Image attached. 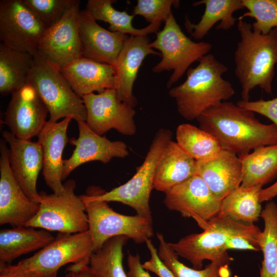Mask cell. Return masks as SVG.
<instances>
[{"instance_id": "d6986e66", "label": "cell", "mask_w": 277, "mask_h": 277, "mask_svg": "<svg viewBox=\"0 0 277 277\" xmlns=\"http://www.w3.org/2000/svg\"><path fill=\"white\" fill-rule=\"evenodd\" d=\"M78 33L82 56L113 66L129 37L104 29L86 9L80 11Z\"/></svg>"}, {"instance_id": "ffe728a7", "label": "cell", "mask_w": 277, "mask_h": 277, "mask_svg": "<svg viewBox=\"0 0 277 277\" xmlns=\"http://www.w3.org/2000/svg\"><path fill=\"white\" fill-rule=\"evenodd\" d=\"M147 35L130 36L125 41L114 66L115 89L118 99L133 107L137 100L133 94V87L138 70L148 55H158L149 46Z\"/></svg>"}, {"instance_id": "d590c367", "label": "cell", "mask_w": 277, "mask_h": 277, "mask_svg": "<svg viewBox=\"0 0 277 277\" xmlns=\"http://www.w3.org/2000/svg\"><path fill=\"white\" fill-rule=\"evenodd\" d=\"M48 28L58 22L76 0H22Z\"/></svg>"}, {"instance_id": "603a6c76", "label": "cell", "mask_w": 277, "mask_h": 277, "mask_svg": "<svg viewBox=\"0 0 277 277\" xmlns=\"http://www.w3.org/2000/svg\"><path fill=\"white\" fill-rule=\"evenodd\" d=\"M73 90L81 98L89 94L115 89L113 66L81 56L60 69Z\"/></svg>"}, {"instance_id": "f546056e", "label": "cell", "mask_w": 277, "mask_h": 277, "mask_svg": "<svg viewBox=\"0 0 277 277\" xmlns=\"http://www.w3.org/2000/svg\"><path fill=\"white\" fill-rule=\"evenodd\" d=\"M114 0H88L87 10L96 21H102L109 24L108 29L112 32H118L130 36H144L160 31L161 23L150 24L142 28H134L132 21L135 15L129 14L126 11L115 9L112 4Z\"/></svg>"}, {"instance_id": "ee69618b", "label": "cell", "mask_w": 277, "mask_h": 277, "mask_svg": "<svg viewBox=\"0 0 277 277\" xmlns=\"http://www.w3.org/2000/svg\"><path fill=\"white\" fill-rule=\"evenodd\" d=\"M0 277H39L29 274H0Z\"/></svg>"}, {"instance_id": "3957f363", "label": "cell", "mask_w": 277, "mask_h": 277, "mask_svg": "<svg viewBox=\"0 0 277 277\" xmlns=\"http://www.w3.org/2000/svg\"><path fill=\"white\" fill-rule=\"evenodd\" d=\"M195 67L187 71V78L171 88L169 96L175 101L179 113L193 120L208 109L227 101L235 93L231 83L223 78L228 67L211 54L202 57Z\"/></svg>"}, {"instance_id": "5b68a950", "label": "cell", "mask_w": 277, "mask_h": 277, "mask_svg": "<svg viewBox=\"0 0 277 277\" xmlns=\"http://www.w3.org/2000/svg\"><path fill=\"white\" fill-rule=\"evenodd\" d=\"M172 132L160 129L155 133L143 164L126 183L106 192L99 187L90 186L86 194L102 201L117 202L134 209L137 214L152 217L149 206L153 180L157 166L167 144L172 140Z\"/></svg>"}, {"instance_id": "5bb4252c", "label": "cell", "mask_w": 277, "mask_h": 277, "mask_svg": "<svg viewBox=\"0 0 277 277\" xmlns=\"http://www.w3.org/2000/svg\"><path fill=\"white\" fill-rule=\"evenodd\" d=\"M48 110L31 83L11 94L5 112V124L17 138L31 140L45 127Z\"/></svg>"}, {"instance_id": "8992f818", "label": "cell", "mask_w": 277, "mask_h": 277, "mask_svg": "<svg viewBox=\"0 0 277 277\" xmlns=\"http://www.w3.org/2000/svg\"><path fill=\"white\" fill-rule=\"evenodd\" d=\"M92 251L88 231L77 233L59 232L54 240L31 256L15 265L0 264V274H29L49 277L68 263L89 265Z\"/></svg>"}, {"instance_id": "4dcf8cb0", "label": "cell", "mask_w": 277, "mask_h": 277, "mask_svg": "<svg viewBox=\"0 0 277 277\" xmlns=\"http://www.w3.org/2000/svg\"><path fill=\"white\" fill-rule=\"evenodd\" d=\"M176 139L178 145L195 161L213 157L222 149L215 137L189 124L178 126Z\"/></svg>"}, {"instance_id": "836d02e7", "label": "cell", "mask_w": 277, "mask_h": 277, "mask_svg": "<svg viewBox=\"0 0 277 277\" xmlns=\"http://www.w3.org/2000/svg\"><path fill=\"white\" fill-rule=\"evenodd\" d=\"M159 242L158 254L160 259L172 271L175 277H228V266H222L214 262L207 265L203 269L190 268L179 260V256L170 244L167 243L164 235L157 233Z\"/></svg>"}, {"instance_id": "f35d334b", "label": "cell", "mask_w": 277, "mask_h": 277, "mask_svg": "<svg viewBox=\"0 0 277 277\" xmlns=\"http://www.w3.org/2000/svg\"><path fill=\"white\" fill-rule=\"evenodd\" d=\"M145 243L150 252V258L148 261L142 264V267L156 274L158 277H175L172 271L159 257L157 250L151 239H148Z\"/></svg>"}, {"instance_id": "484cf974", "label": "cell", "mask_w": 277, "mask_h": 277, "mask_svg": "<svg viewBox=\"0 0 277 277\" xmlns=\"http://www.w3.org/2000/svg\"><path fill=\"white\" fill-rule=\"evenodd\" d=\"M205 5V11L200 21L197 24L191 22L187 16L184 22L188 32L196 40L205 37L212 27L220 22L215 27L216 30H228L233 27L238 18L233 13L243 9L242 0H201L194 2L193 7Z\"/></svg>"}, {"instance_id": "b9f144b4", "label": "cell", "mask_w": 277, "mask_h": 277, "mask_svg": "<svg viewBox=\"0 0 277 277\" xmlns=\"http://www.w3.org/2000/svg\"><path fill=\"white\" fill-rule=\"evenodd\" d=\"M66 271L67 273L65 277H97L89 265L77 269H66Z\"/></svg>"}, {"instance_id": "f6af8a7d", "label": "cell", "mask_w": 277, "mask_h": 277, "mask_svg": "<svg viewBox=\"0 0 277 277\" xmlns=\"http://www.w3.org/2000/svg\"><path fill=\"white\" fill-rule=\"evenodd\" d=\"M57 272L54 273L53 274H51V275H50L49 277H56V276H57Z\"/></svg>"}, {"instance_id": "8d00e7d4", "label": "cell", "mask_w": 277, "mask_h": 277, "mask_svg": "<svg viewBox=\"0 0 277 277\" xmlns=\"http://www.w3.org/2000/svg\"><path fill=\"white\" fill-rule=\"evenodd\" d=\"M179 6V0H138L132 14L143 16L150 24L165 23L172 12V6Z\"/></svg>"}, {"instance_id": "ac0fdd59", "label": "cell", "mask_w": 277, "mask_h": 277, "mask_svg": "<svg viewBox=\"0 0 277 277\" xmlns=\"http://www.w3.org/2000/svg\"><path fill=\"white\" fill-rule=\"evenodd\" d=\"M2 136L9 146V162L13 176L26 195L39 203L40 195L36 183L43 165L40 144L38 141L18 138L7 130L3 132Z\"/></svg>"}, {"instance_id": "277c9868", "label": "cell", "mask_w": 277, "mask_h": 277, "mask_svg": "<svg viewBox=\"0 0 277 277\" xmlns=\"http://www.w3.org/2000/svg\"><path fill=\"white\" fill-rule=\"evenodd\" d=\"M261 234L260 228L253 224L216 216L207 222L203 232L189 234L170 244L179 256L189 261L193 268L200 270L204 260L228 266L231 258L226 243L231 236H243L260 248Z\"/></svg>"}, {"instance_id": "60d3db41", "label": "cell", "mask_w": 277, "mask_h": 277, "mask_svg": "<svg viewBox=\"0 0 277 277\" xmlns=\"http://www.w3.org/2000/svg\"><path fill=\"white\" fill-rule=\"evenodd\" d=\"M248 250L258 251L261 250L246 238L238 235L231 236L226 243V249Z\"/></svg>"}, {"instance_id": "1f68e13d", "label": "cell", "mask_w": 277, "mask_h": 277, "mask_svg": "<svg viewBox=\"0 0 277 277\" xmlns=\"http://www.w3.org/2000/svg\"><path fill=\"white\" fill-rule=\"evenodd\" d=\"M128 239L125 235L111 238L92 253L89 266L97 277H128L123 265V250Z\"/></svg>"}, {"instance_id": "ab89813d", "label": "cell", "mask_w": 277, "mask_h": 277, "mask_svg": "<svg viewBox=\"0 0 277 277\" xmlns=\"http://www.w3.org/2000/svg\"><path fill=\"white\" fill-rule=\"evenodd\" d=\"M127 263L129 268L128 277H151L148 271L142 267L138 253L135 255L129 253Z\"/></svg>"}, {"instance_id": "9a60e30c", "label": "cell", "mask_w": 277, "mask_h": 277, "mask_svg": "<svg viewBox=\"0 0 277 277\" xmlns=\"http://www.w3.org/2000/svg\"><path fill=\"white\" fill-rule=\"evenodd\" d=\"M79 7L78 2L58 22L47 28L37 48L41 55L60 69L82 56Z\"/></svg>"}, {"instance_id": "e575fe53", "label": "cell", "mask_w": 277, "mask_h": 277, "mask_svg": "<svg viewBox=\"0 0 277 277\" xmlns=\"http://www.w3.org/2000/svg\"><path fill=\"white\" fill-rule=\"evenodd\" d=\"M243 7L247 11L238 18H254L252 30L263 34H268L277 28V0H242Z\"/></svg>"}, {"instance_id": "e0dca14e", "label": "cell", "mask_w": 277, "mask_h": 277, "mask_svg": "<svg viewBox=\"0 0 277 277\" xmlns=\"http://www.w3.org/2000/svg\"><path fill=\"white\" fill-rule=\"evenodd\" d=\"M77 123L78 136L69 140L75 148L71 156L63 160L62 181L83 164L94 161L107 164L114 157L125 158L129 155L127 146L123 141H111L93 131L86 122Z\"/></svg>"}, {"instance_id": "d6a6232c", "label": "cell", "mask_w": 277, "mask_h": 277, "mask_svg": "<svg viewBox=\"0 0 277 277\" xmlns=\"http://www.w3.org/2000/svg\"><path fill=\"white\" fill-rule=\"evenodd\" d=\"M261 217L264 228L259 245L263 256L260 277H277V205L269 201L262 210Z\"/></svg>"}, {"instance_id": "83f0119b", "label": "cell", "mask_w": 277, "mask_h": 277, "mask_svg": "<svg viewBox=\"0 0 277 277\" xmlns=\"http://www.w3.org/2000/svg\"><path fill=\"white\" fill-rule=\"evenodd\" d=\"M33 54L18 51L0 44V93L12 94L28 81Z\"/></svg>"}, {"instance_id": "7bdbcfd3", "label": "cell", "mask_w": 277, "mask_h": 277, "mask_svg": "<svg viewBox=\"0 0 277 277\" xmlns=\"http://www.w3.org/2000/svg\"><path fill=\"white\" fill-rule=\"evenodd\" d=\"M277 196V181L269 187L262 189L261 191L259 200L261 203L271 201Z\"/></svg>"}, {"instance_id": "4316f807", "label": "cell", "mask_w": 277, "mask_h": 277, "mask_svg": "<svg viewBox=\"0 0 277 277\" xmlns=\"http://www.w3.org/2000/svg\"><path fill=\"white\" fill-rule=\"evenodd\" d=\"M262 187L240 185L221 201L217 216L253 224L261 217L262 209L259 196Z\"/></svg>"}, {"instance_id": "2e32d148", "label": "cell", "mask_w": 277, "mask_h": 277, "mask_svg": "<svg viewBox=\"0 0 277 277\" xmlns=\"http://www.w3.org/2000/svg\"><path fill=\"white\" fill-rule=\"evenodd\" d=\"M0 225L24 226L38 212L39 205L23 191L10 168L9 148L0 141Z\"/></svg>"}, {"instance_id": "9c48e42d", "label": "cell", "mask_w": 277, "mask_h": 277, "mask_svg": "<svg viewBox=\"0 0 277 277\" xmlns=\"http://www.w3.org/2000/svg\"><path fill=\"white\" fill-rule=\"evenodd\" d=\"M75 181L70 179L59 193L40 192L38 211L24 226L72 234L88 231L85 206L75 194Z\"/></svg>"}, {"instance_id": "74e56055", "label": "cell", "mask_w": 277, "mask_h": 277, "mask_svg": "<svg viewBox=\"0 0 277 277\" xmlns=\"http://www.w3.org/2000/svg\"><path fill=\"white\" fill-rule=\"evenodd\" d=\"M240 107L264 115L270 120L277 127V97L270 100L238 101Z\"/></svg>"}, {"instance_id": "cb8c5ba5", "label": "cell", "mask_w": 277, "mask_h": 277, "mask_svg": "<svg viewBox=\"0 0 277 277\" xmlns=\"http://www.w3.org/2000/svg\"><path fill=\"white\" fill-rule=\"evenodd\" d=\"M196 174V161L171 140L167 144L157 166L153 188L165 193Z\"/></svg>"}, {"instance_id": "8fae6325", "label": "cell", "mask_w": 277, "mask_h": 277, "mask_svg": "<svg viewBox=\"0 0 277 277\" xmlns=\"http://www.w3.org/2000/svg\"><path fill=\"white\" fill-rule=\"evenodd\" d=\"M46 29L22 0L0 1V39L5 46L33 54Z\"/></svg>"}, {"instance_id": "6da1fadb", "label": "cell", "mask_w": 277, "mask_h": 277, "mask_svg": "<svg viewBox=\"0 0 277 277\" xmlns=\"http://www.w3.org/2000/svg\"><path fill=\"white\" fill-rule=\"evenodd\" d=\"M199 128L215 137L222 149L238 156L251 150L277 144V127L264 124L254 113L231 102L210 107L197 118Z\"/></svg>"}, {"instance_id": "7c38bea8", "label": "cell", "mask_w": 277, "mask_h": 277, "mask_svg": "<svg viewBox=\"0 0 277 277\" xmlns=\"http://www.w3.org/2000/svg\"><path fill=\"white\" fill-rule=\"evenodd\" d=\"M82 98L87 111L86 123L96 134L102 136L112 129L125 135L135 133V110L118 99L114 88L85 95Z\"/></svg>"}, {"instance_id": "7a4b0ae2", "label": "cell", "mask_w": 277, "mask_h": 277, "mask_svg": "<svg viewBox=\"0 0 277 277\" xmlns=\"http://www.w3.org/2000/svg\"><path fill=\"white\" fill-rule=\"evenodd\" d=\"M240 40L234 54V73L241 87L242 100L249 101L250 92L259 87L272 94V83L277 64V28L263 34L252 24L238 19Z\"/></svg>"}, {"instance_id": "7402d4cb", "label": "cell", "mask_w": 277, "mask_h": 277, "mask_svg": "<svg viewBox=\"0 0 277 277\" xmlns=\"http://www.w3.org/2000/svg\"><path fill=\"white\" fill-rule=\"evenodd\" d=\"M196 174L220 201L241 184V162L236 154L230 151L222 149L213 157L196 161Z\"/></svg>"}, {"instance_id": "d4e9b609", "label": "cell", "mask_w": 277, "mask_h": 277, "mask_svg": "<svg viewBox=\"0 0 277 277\" xmlns=\"http://www.w3.org/2000/svg\"><path fill=\"white\" fill-rule=\"evenodd\" d=\"M55 238L49 231L32 227L18 226L0 231V264L11 262L18 257L40 250Z\"/></svg>"}, {"instance_id": "44dd1931", "label": "cell", "mask_w": 277, "mask_h": 277, "mask_svg": "<svg viewBox=\"0 0 277 277\" xmlns=\"http://www.w3.org/2000/svg\"><path fill=\"white\" fill-rule=\"evenodd\" d=\"M72 119V116H68L58 122L48 121L37 136L43 152L42 174L47 186L55 193L63 189L62 154L69 141L67 129Z\"/></svg>"}, {"instance_id": "52a82bcc", "label": "cell", "mask_w": 277, "mask_h": 277, "mask_svg": "<svg viewBox=\"0 0 277 277\" xmlns=\"http://www.w3.org/2000/svg\"><path fill=\"white\" fill-rule=\"evenodd\" d=\"M28 82L32 84L46 106L50 123L72 116L77 122H86L87 111L82 98L72 89L60 69L37 50Z\"/></svg>"}, {"instance_id": "4fadbf2b", "label": "cell", "mask_w": 277, "mask_h": 277, "mask_svg": "<svg viewBox=\"0 0 277 277\" xmlns=\"http://www.w3.org/2000/svg\"><path fill=\"white\" fill-rule=\"evenodd\" d=\"M221 202L197 174L166 192L164 201L168 209L192 218L203 230L207 222L217 215Z\"/></svg>"}, {"instance_id": "30bf717a", "label": "cell", "mask_w": 277, "mask_h": 277, "mask_svg": "<svg viewBox=\"0 0 277 277\" xmlns=\"http://www.w3.org/2000/svg\"><path fill=\"white\" fill-rule=\"evenodd\" d=\"M156 34V39L149 46L160 52L162 59L152 70L154 73L173 70L167 83L168 88L181 78L192 63L208 54L212 48L209 43H196L188 37L172 12L165 21L163 29Z\"/></svg>"}, {"instance_id": "ba28073f", "label": "cell", "mask_w": 277, "mask_h": 277, "mask_svg": "<svg viewBox=\"0 0 277 277\" xmlns=\"http://www.w3.org/2000/svg\"><path fill=\"white\" fill-rule=\"evenodd\" d=\"M79 196L85 206L93 252L114 236L125 235L141 244L153 236L152 217L122 214L110 208L107 202L92 199L86 194Z\"/></svg>"}, {"instance_id": "f1b7e54d", "label": "cell", "mask_w": 277, "mask_h": 277, "mask_svg": "<svg viewBox=\"0 0 277 277\" xmlns=\"http://www.w3.org/2000/svg\"><path fill=\"white\" fill-rule=\"evenodd\" d=\"M242 166L241 185L263 186L277 176V144L261 146L238 156Z\"/></svg>"}]
</instances>
